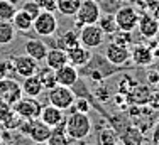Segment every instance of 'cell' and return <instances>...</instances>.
Masks as SVG:
<instances>
[{"label": "cell", "instance_id": "836d02e7", "mask_svg": "<svg viewBox=\"0 0 159 145\" xmlns=\"http://www.w3.org/2000/svg\"><path fill=\"white\" fill-rule=\"evenodd\" d=\"M70 110H75V112H80V113H90L92 103H90V100H86V98H83V96H76V100H75L73 106H71Z\"/></svg>", "mask_w": 159, "mask_h": 145}, {"label": "cell", "instance_id": "6da1fadb", "mask_svg": "<svg viewBox=\"0 0 159 145\" xmlns=\"http://www.w3.org/2000/svg\"><path fill=\"white\" fill-rule=\"evenodd\" d=\"M64 128H66V133L70 135L71 140H83L92 133V120H90L88 113H80L71 110V113L66 116L64 120Z\"/></svg>", "mask_w": 159, "mask_h": 145}, {"label": "cell", "instance_id": "ffe728a7", "mask_svg": "<svg viewBox=\"0 0 159 145\" xmlns=\"http://www.w3.org/2000/svg\"><path fill=\"white\" fill-rule=\"evenodd\" d=\"M25 54L36 59L37 63H43L48 54V46L39 39H29L25 41Z\"/></svg>", "mask_w": 159, "mask_h": 145}, {"label": "cell", "instance_id": "7a4b0ae2", "mask_svg": "<svg viewBox=\"0 0 159 145\" xmlns=\"http://www.w3.org/2000/svg\"><path fill=\"white\" fill-rule=\"evenodd\" d=\"M81 69H83V72H85L90 79H92V81L100 83V81H103L105 78L112 76L113 72H117L120 68L119 66H113L112 63H108L105 56H103V58H102V56H95V58H93V56H92L90 63L86 64V66H83Z\"/></svg>", "mask_w": 159, "mask_h": 145}, {"label": "cell", "instance_id": "d590c367", "mask_svg": "<svg viewBox=\"0 0 159 145\" xmlns=\"http://www.w3.org/2000/svg\"><path fill=\"white\" fill-rule=\"evenodd\" d=\"M12 72H16L14 71V64H12V61H0V79H3V78H10L12 76Z\"/></svg>", "mask_w": 159, "mask_h": 145}, {"label": "cell", "instance_id": "f6af8a7d", "mask_svg": "<svg viewBox=\"0 0 159 145\" xmlns=\"http://www.w3.org/2000/svg\"><path fill=\"white\" fill-rule=\"evenodd\" d=\"M117 145H122V143H117Z\"/></svg>", "mask_w": 159, "mask_h": 145}, {"label": "cell", "instance_id": "cb8c5ba5", "mask_svg": "<svg viewBox=\"0 0 159 145\" xmlns=\"http://www.w3.org/2000/svg\"><path fill=\"white\" fill-rule=\"evenodd\" d=\"M48 145H71V138L66 133V128H64V123L58 125V127L52 128L51 135L48 138Z\"/></svg>", "mask_w": 159, "mask_h": 145}, {"label": "cell", "instance_id": "8992f818", "mask_svg": "<svg viewBox=\"0 0 159 145\" xmlns=\"http://www.w3.org/2000/svg\"><path fill=\"white\" fill-rule=\"evenodd\" d=\"M32 29L37 36H43V37L54 36L56 30H58V19H56L54 12L43 10V12L32 20Z\"/></svg>", "mask_w": 159, "mask_h": 145}, {"label": "cell", "instance_id": "2e32d148", "mask_svg": "<svg viewBox=\"0 0 159 145\" xmlns=\"http://www.w3.org/2000/svg\"><path fill=\"white\" fill-rule=\"evenodd\" d=\"M68 54V63L73 64L75 68H78V69H81L83 66H86V64L90 63V59H92V49L85 47V46L78 44L75 46L73 49H70V51H66Z\"/></svg>", "mask_w": 159, "mask_h": 145}, {"label": "cell", "instance_id": "bcb514c9", "mask_svg": "<svg viewBox=\"0 0 159 145\" xmlns=\"http://www.w3.org/2000/svg\"><path fill=\"white\" fill-rule=\"evenodd\" d=\"M142 145H144V143H142Z\"/></svg>", "mask_w": 159, "mask_h": 145}, {"label": "cell", "instance_id": "9a60e30c", "mask_svg": "<svg viewBox=\"0 0 159 145\" xmlns=\"http://www.w3.org/2000/svg\"><path fill=\"white\" fill-rule=\"evenodd\" d=\"M152 90L147 85H135L130 91L125 94V101L129 105H137V106H147V103L151 100Z\"/></svg>", "mask_w": 159, "mask_h": 145}, {"label": "cell", "instance_id": "7c38bea8", "mask_svg": "<svg viewBox=\"0 0 159 145\" xmlns=\"http://www.w3.org/2000/svg\"><path fill=\"white\" fill-rule=\"evenodd\" d=\"M137 29L144 39H156L159 34V19L149 12L139 15Z\"/></svg>", "mask_w": 159, "mask_h": 145}, {"label": "cell", "instance_id": "f35d334b", "mask_svg": "<svg viewBox=\"0 0 159 145\" xmlns=\"http://www.w3.org/2000/svg\"><path fill=\"white\" fill-rule=\"evenodd\" d=\"M12 112V108H10L9 103H5L3 100H0V121H3L7 116H9V113Z\"/></svg>", "mask_w": 159, "mask_h": 145}, {"label": "cell", "instance_id": "277c9868", "mask_svg": "<svg viewBox=\"0 0 159 145\" xmlns=\"http://www.w3.org/2000/svg\"><path fill=\"white\" fill-rule=\"evenodd\" d=\"M48 101L49 105L56 106L59 110H70L73 106L75 100H76V94H75L73 88L70 86H63V85H56L51 90H48Z\"/></svg>", "mask_w": 159, "mask_h": 145}, {"label": "cell", "instance_id": "30bf717a", "mask_svg": "<svg viewBox=\"0 0 159 145\" xmlns=\"http://www.w3.org/2000/svg\"><path fill=\"white\" fill-rule=\"evenodd\" d=\"M105 58H107L108 63H112L113 66H125V64L130 61V49L129 46H122V44H117V42H112L107 46L105 49Z\"/></svg>", "mask_w": 159, "mask_h": 145}, {"label": "cell", "instance_id": "603a6c76", "mask_svg": "<svg viewBox=\"0 0 159 145\" xmlns=\"http://www.w3.org/2000/svg\"><path fill=\"white\" fill-rule=\"evenodd\" d=\"M78 44H80V36L75 29H70L66 32H63L61 36L56 37V47L64 49V51H70V49H73Z\"/></svg>", "mask_w": 159, "mask_h": 145}, {"label": "cell", "instance_id": "ac0fdd59", "mask_svg": "<svg viewBox=\"0 0 159 145\" xmlns=\"http://www.w3.org/2000/svg\"><path fill=\"white\" fill-rule=\"evenodd\" d=\"M144 142H146L144 132L132 123L124 132L119 133V143H122V145H142Z\"/></svg>", "mask_w": 159, "mask_h": 145}, {"label": "cell", "instance_id": "5bb4252c", "mask_svg": "<svg viewBox=\"0 0 159 145\" xmlns=\"http://www.w3.org/2000/svg\"><path fill=\"white\" fill-rule=\"evenodd\" d=\"M130 61L134 63V66H139V68L151 66L154 63V52L151 49V46L135 44L130 51Z\"/></svg>", "mask_w": 159, "mask_h": 145}, {"label": "cell", "instance_id": "60d3db41", "mask_svg": "<svg viewBox=\"0 0 159 145\" xmlns=\"http://www.w3.org/2000/svg\"><path fill=\"white\" fill-rule=\"evenodd\" d=\"M78 142H80V145H95V143H90V142H85V138H83V140H78Z\"/></svg>", "mask_w": 159, "mask_h": 145}, {"label": "cell", "instance_id": "f1b7e54d", "mask_svg": "<svg viewBox=\"0 0 159 145\" xmlns=\"http://www.w3.org/2000/svg\"><path fill=\"white\" fill-rule=\"evenodd\" d=\"M98 143L100 145H117L119 143V133L115 132V128L107 125L98 132Z\"/></svg>", "mask_w": 159, "mask_h": 145}, {"label": "cell", "instance_id": "d6a6232c", "mask_svg": "<svg viewBox=\"0 0 159 145\" xmlns=\"http://www.w3.org/2000/svg\"><path fill=\"white\" fill-rule=\"evenodd\" d=\"M112 37H113V42H117V44H122V46H130L132 44V32H129V30L117 29L115 32L112 34Z\"/></svg>", "mask_w": 159, "mask_h": 145}, {"label": "cell", "instance_id": "8d00e7d4", "mask_svg": "<svg viewBox=\"0 0 159 145\" xmlns=\"http://www.w3.org/2000/svg\"><path fill=\"white\" fill-rule=\"evenodd\" d=\"M39 3V7L48 12H56V0H34Z\"/></svg>", "mask_w": 159, "mask_h": 145}, {"label": "cell", "instance_id": "44dd1931", "mask_svg": "<svg viewBox=\"0 0 159 145\" xmlns=\"http://www.w3.org/2000/svg\"><path fill=\"white\" fill-rule=\"evenodd\" d=\"M44 63H46V66H49L51 69H58V68H61L68 63V54H66L64 49H59L54 46L52 49H48Z\"/></svg>", "mask_w": 159, "mask_h": 145}, {"label": "cell", "instance_id": "e0dca14e", "mask_svg": "<svg viewBox=\"0 0 159 145\" xmlns=\"http://www.w3.org/2000/svg\"><path fill=\"white\" fill-rule=\"evenodd\" d=\"M54 74H56V83H58V85L70 86V88H73V85L80 79L78 68H75L73 64H70V63H66L64 66L54 69Z\"/></svg>", "mask_w": 159, "mask_h": 145}, {"label": "cell", "instance_id": "4dcf8cb0", "mask_svg": "<svg viewBox=\"0 0 159 145\" xmlns=\"http://www.w3.org/2000/svg\"><path fill=\"white\" fill-rule=\"evenodd\" d=\"M16 12V3H12L10 0H0V22H10Z\"/></svg>", "mask_w": 159, "mask_h": 145}, {"label": "cell", "instance_id": "d6986e66", "mask_svg": "<svg viewBox=\"0 0 159 145\" xmlns=\"http://www.w3.org/2000/svg\"><path fill=\"white\" fill-rule=\"evenodd\" d=\"M39 118L46 125H49L51 128H54V127H58V125L64 123V120H66V116H64V110H59V108H56V106H52V105L44 106Z\"/></svg>", "mask_w": 159, "mask_h": 145}, {"label": "cell", "instance_id": "74e56055", "mask_svg": "<svg viewBox=\"0 0 159 145\" xmlns=\"http://www.w3.org/2000/svg\"><path fill=\"white\" fill-rule=\"evenodd\" d=\"M151 145H159V121L151 127Z\"/></svg>", "mask_w": 159, "mask_h": 145}, {"label": "cell", "instance_id": "8fae6325", "mask_svg": "<svg viewBox=\"0 0 159 145\" xmlns=\"http://www.w3.org/2000/svg\"><path fill=\"white\" fill-rule=\"evenodd\" d=\"M24 96L22 93V86L17 81H14L12 78H3L0 79V100L9 103L10 106L14 103H17L20 98Z\"/></svg>", "mask_w": 159, "mask_h": 145}, {"label": "cell", "instance_id": "83f0119b", "mask_svg": "<svg viewBox=\"0 0 159 145\" xmlns=\"http://www.w3.org/2000/svg\"><path fill=\"white\" fill-rule=\"evenodd\" d=\"M97 25L103 30L105 36H112V34L119 29V27H117V22H115V15H113V14H103V15H100V17H98V20H97Z\"/></svg>", "mask_w": 159, "mask_h": 145}, {"label": "cell", "instance_id": "ab89813d", "mask_svg": "<svg viewBox=\"0 0 159 145\" xmlns=\"http://www.w3.org/2000/svg\"><path fill=\"white\" fill-rule=\"evenodd\" d=\"M147 83L156 88V86H157V83H159V72H157V71H151V72H147Z\"/></svg>", "mask_w": 159, "mask_h": 145}, {"label": "cell", "instance_id": "484cf974", "mask_svg": "<svg viewBox=\"0 0 159 145\" xmlns=\"http://www.w3.org/2000/svg\"><path fill=\"white\" fill-rule=\"evenodd\" d=\"M36 74H37V78L41 79V83H43L44 90H51L52 86H56V85H58V83H56V74H54V69H51L49 66L37 68Z\"/></svg>", "mask_w": 159, "mask_h": 145}, {"label": "cell", "instance_id": "4fadbf2b", "mask_svg": "<svg viewBox=\"0 0 159 145\" xmlns=\"http://www.w3.org/2000/svg\"><path fill=\"white\" fill-rule=\"evenodd\" d=\"M10 61H12V64H14L16 74L22 76V78H27V76L36 74L37 68H39V63H37L36 59H32L31 56H27V54L16 56V58H12Z\"/></svg>", "mask_w": 159, "mask_h": 145}, {"label": "cell", "instance_id": "3957f363", "mask_svg": "<svg viewBox=\"0 0 159 145\" xmlns=\"http://www.w3.org/2000/svg\"><path fill=\"white\" fill-rule=\"evenodd\" d=\"M20 132L29 135V138L34 143H46L49 135H51L52 128L46 125L41 118H34V120H24L20 123Z\"/></svg>", "mask_w": 159, "mask_h": 145}, {"label": "cell", "instance_id": "1f68e13d", "mask_svg": "<svg viewBox=\"0 0 159 145\" xmlns=\"http://www.w3.org/2000/svg\"><path fill=\"white\" fill-rule=\"evenodd\" d=\"M20 10H24V12L27 14L29 17L32 19V20H34V19H36V17H37V15H39L41 12H43V9L39 7V3H37V2H34V0H25V2L22 3Z\"/></svg>", "mask_w": 159, "mask_h": 145}, {"label": "cell", "instance_id": "ba28073f", "mask_svg": "<svg viewBox=\"0 0 159 145\" xmlns=\"http://www.w3.org/2000/svg\"><path fill=\"white\" fill-rule=\"evenodd\" d=\"M12 110L17 113L19 116H22L24 120H34V118H39L41 112H43V106L39 101H36V98L32 96H22L17 103L12 105Z\"/></svg>", "mask_w": 159, "mask_h": 145}, {"label": "cell", "instance_id": "ee69618b", "mask_svg": "<svg viewBox=\"0 0 159 145\" xmlns=\"http://www.w3.org/2000/svg\"><path fill=\"white\" fill-rule=\"evenodd\" d=\"M156 3H157V5H159V0H156Z\"/></svg>", "mask_w": 159, "mask_h": 145}, {"label": "cell", "instance_id": "4316f807", "mask_svg": "<svg viewBox=\"0 0 159 145\" xmlns=\"http://www.w3.org/2000/svg\"><path fill=\"white\" fill-rule=\"evenodd\" d=\"M10 22H12L14 27H16L17 30H20V32H27V30L32 29V19L29 17L24 10H19L17 9L16 15L12 17V20H10Z\"/></svg>", "mask_w": 159, "mask_h": 145}, {"label": "cell", "instance_id": "5b68a950", "mask_svg": "<svg viewBox=\"0 0 159 145\" xmlns=\"http://www.w3.org/2000/svg\"><path fill=\"white\" fill-rule=\"evenodd\" d=\"M102 15V7L97 0H81L78 12H76V27L81 29L83 25L97 24L98 17Z\"/></svg>", "mask_w": 159, "mask_h": 145}, {"label": "cell", "instance_id": "e575fe53", "mask_svg": "<svg viewBox=\"0 0 159 145\" xmlns=\"http://www.w3.org/2000/svg\"><path fill=\"white\" fill-rule=\"evenodd\" d=\"M135 85H137V81H135V79H132L130 76H127V74H125L122 79H120V83H119V93L127 94L129 91H130Z\"/></svg>", "mask_w": 159, "mask_h": 145}, {"label": "cell", "instance_id": "f546056e", "mask_svg": "<svg viewBox=\"0 0 159 145\" xmlns=\"http://www.w3.org/2000/svg\"><path fill=\"white\" fill-rule=\"evenodd\" d=\"M17 29L12 22H0V46H7L16 39Z\"/></svg>", "mask_w": 159, "mask_h": 145}, {"label": "cell", "instance_id": "b9f144b4", "mask_svg": "<svg viewBox=\"0 0 159 145\" xmlns=\"http://www.w3.org/2000/svg\"><path fill=\"white\" fill-rule=\"evenodd\" d=\"M10 2H12V3H17V2H19V0H10Z\"/></svg>", "mask_w": 159, "mask_h": 145}, {"label": "cell", "instance_id": "d4e9b609", "mask_svg": "<svg viewBox=\"0 0 159 145\" xmlns=\"http://www.w3.org/2000/svg\"><path fill=\"white\" fill-rule=\"evenodd\" d=\"M80 5H81V0H56V10L66 17L76 15Z\"/></svg>", "mask_w": 159, "mask_h": 145}, {"label": "cell", "instance_id": "7bdbcfd3", "mask_svg": "<svg viewBox=\"0 0 159 145\" xmlns=\"http://www.w3.org/2000/svg\"><path fill=\"white\" fill-rule=\"evenodd\" d=\"M156 90H159V83H157V86H156Z\"/></svg>", "mask_w": 159, "mask_h": 145}, {"label": "cell", "instance_id": "52a82bcc", "mask_svg": "<svg viewBox=\"0 0 159 145\" xmlns=\"http://www.w3.org/2000/svg\"><path fill=\"white\" fill-rule=\"evenodd\" d=\"M80 36V44L85 46L88 49H97L103 44L105 41V34L103 30L98 27L97 24H88V25H83L78 32Z\"/></svg>", "mask_w": 159, "mask_h": 145}, {"label": "cell", "instance_id": "7402d4cb", "mask_svg": "<svg viewBox=\"0 0 159 145\" xmlns=\"http://www.w3.org/2000/svg\"><path fill=\"white\" fill-rule=\"evenodd\" d=\"M20 86H22V93H24L25 96H32V98H37L44 91V86H43V83H41V79L37 78V74L24 78V81H22Z\"/></svg>", "mask_w": 159, "mask_h": 145}, {"label": "cell", "instance_id": "9c48e42d", "mask_svg": "<svg viewBox=\"0 0 159 145\" xmlns=\"http://www.w3.org/2000/svg\"><path fill=\"white\" fill-rule=\"evenodd\" d=\"M115 15V22L117 27L120 30H129L132 32L134 29H137V22H139V14L137 10L134 9L132 5H122L117 9Z\"/></svg>", "mask_w": 159, "mask_h": 145}]
</instances>
